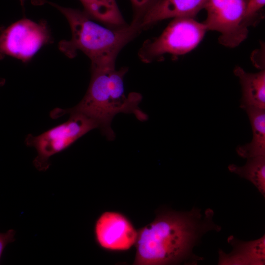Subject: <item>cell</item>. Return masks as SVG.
<instances>
[{"mask_svg": "<svg viewBox=\"0 0 265 265\" xmlns=\"http://www.w3.org/2000/svg\"><path fill=\"white\" fill-rule=\"evenodd\" d=\"M213 211L192 208L188 212L167 211L137 231L136 265L196 264L202 260L193 253L201 237L221 227L213 221Z\"/></svg>", "mask_w": 265, "mask_h": 265, "instance_id": "6da1fadb", "label": "cell"}, {"mask_svg": "<svg viewBox=\"0 0 265 265\" xmlns=\"http://www.w3.org/2000/svg\"><path fill=\"white\" fill-rule=\"evenodd\" d=\"M128 71L126 67L118 70L115 67H91L90 82L81 101L72 108L53 111V116L82 114L93 120L109 140L115 136L111 123L117 114H133L140 121L146 120L148 116L138 107L142 95L137 92L125 95L124 78Z\"/></svg>", "mask_w": 265, "mask_h": 265, "instance_id": "7a4b0ae2", "label": "cell"}, {"mask_svg": "<svg viewBox=\"0 0 265 265\" xmlns=\"http://www.w3.org/2000/svg\"><path fill=\"white\" fill-rule=\"evenodd\" d=\"M49 3L65 16L71 30V38L60 41L58 49L70 58L75 57L78 51L82 52L90 59L91 67H115L120 51L142 30L138 21L132 20L121 27H110L94 22L84 11Z\"/></svg>", "mask_w": 265, "mask_h": 265, "instance_id": "3957f363", "label": "cell"}, {"mask_svg": "<svg viewBox=\"0 0 265 265\" xmlns=\"http://www.w3.org/2000/svg\"><path fill=\"white\" fill-rule=\"evenodd\" d=\"M207 31L204 23L194 18L172 19L159 36L143 42L138 56L142 62L150 63L161 61L167 55L185 54L200 44Z\"/></svg>", "mask_w": 265, "mask_h": 265, "instance_id": "277c9868", "label": "cell"}, {"mask_svg": "<svg viewBox=\"0 0 265 265\" xmlns=\"http://www.w3.org/2000/svg\"><path fill=\"white\" fill-rule=\"evenodd\" d=\"M70 115L66 122L37 136L30 134L26 137V145L34 147L37 151L33 164L37 170H47L52 156L66 149L91 130L98 128L93 120L82 114Z\"/></svg>", "mask_w": 265, "mask_h": 265, "instance_id": "5b68a950", "label": "cell"}, {"mask_svg": "<svg viewBox=\"0 0 265 265\" xmlns=\"http://www.w3.org/2000/svg\"><path fill=\"white\" fill-rule=\"evenodd\" d=\"M52 37L45 21L21 19L0 29V60L6 56L28 62Z\"/></svg>", "mask_w": 265, "mask_h": 265, "instance_id": "8992f818", "label": "cell"}, {"mask_svg": "<svg viewBox=\"0 0 265 265\" xmlns=\"http://www.w3.org/2000/svg\"><path fill=\"white\" fill-rule=\"evenodd\" d=\"M246 0H208L203 22L208 30L220 34L219 42L230 48L239 45L247 37L248 27L243 18Z\"/></svg>", "mask_w": 265, "mask_h": 265, "instance_id": "52a82bcc", "label": "cell"}, {"mask_svg": "<svg viewBox=\"0 0 265 265\" xmlns=\"http://www.w3.org/2000/svg\"><path fill=\"white\" fill-rule=\"evenodd\" d=\"M95 239L102 248L110 251H125L135 244L137 231L123 214L106 212L97 220L94 227Z\"/></svg>", "mask_w": 265, "mask_h": 265, "instance_id": "ba28073f", "label": "cell"}, {"mask_svg": "<svg viewBox=\"0 0 265 265\" xmlns=\"http://www.w3.org/2000/svg\"><path fill=\"white\" fill-rule=\"evenodd\" d=\"M208 0H159L144 15L140 25L142 28L168 19L194 18L205 8Z\"/></svg>", "mask_w": 265, "mask_h": 265, "instance_id": "9c48e42d", "label": "cell"}, {"mask_svg": "<svg viewBox=\"0 0 265 265\" xmlns=\"http://www.w3.org/2000/svg\"><path fill=\"white\" fill-rule=\"evenodd\" d=\"M232 246L231 252L226 254L219 250L218 264L220 265H264L265 264V236L249 241L240 240L233 236L228 238Z\"/></svg>", "mask_w": 265, "mask_h": 265, "instance_id": "30bf717a", "label": "cell"}, {"mask_svg": "<svg viewBox=\"0 0 265 265\" xmlns=\"http://www.w3.org/2000/svg\"><path fill=\"white\" fill-rule=\"evenodd\" d=\"M234 74L238 78L241 87L240 107L265 109V70L249 73L236 66Z\"/></svg>", "mask_w": 265, "mask_h": 265, "instance_id": "8fae6325", "label": "cell"}, {"mask_svg": "<svg viewBox=\"0 0 265 265\" xmlns=\"http://www.w3.org/2000/svg\"><path fill=\"white\" fill-rule=\"evenodd\" d=\"M248 117L252 131L251 141L238 145L236 152L245 158L265 156V109L247 108L244 109Z\"/></svg>", "mask_w": 265, "mask_h": 265, "instance_id": "7c38bea8", "label": "cell"}, {"mask_svg": "<svg viewBox=\"0 0 265 265\" xmlns=\"http://www.w3.org/2000/svg\"><path fill=\"white\" fill-rule=\"evenodd\" d=\"M84 11L92 19L113 28L126 26L116 0H80Z\"/></svg>", "mask_w": 265, "mask_h": 265, "instance_id": "4fadbf2b", "label": "cell"}, {"mask_svg": "<svg viewBox=\"0 0 265 265\" xmlns=\"http://www.w3.org/2000/svg\"><path fill=\"white\" fill-rule=\"evenodd\" d=\"M247 159L246 163L243 166L230 164L228 167V170L249 181L265 196V156H259Z\"/></svg>", "mask_w": 265, "mask_h": 265, "instance_id": "5bb4252c", "label": "cell"}, {"mask_svg": "<svg viewBox=\"0 0 265 265\" xmlns=\"http://www.w3.org/2000/svg\"><path fill=\"white\" fill-rule=\"evenodd\" d=\"M159 0H130L133 11L132 20L141 22L146 13Z\"/></svg>", "mask_w": 265, "mask_h": 265, "instance_id": "9a60e30c", "label": "cell"}, {"mask_svg": "<svg viewBox=\"0 0 265 265\" xmlns=\"http://www.w3.org/2000/svg\"><path fill=\"white\" fill-rule=\"evenodd\" d=\"M265 4V0H248L244 11L243 22L248 27L247 23Z\"/></svg>", "mask_w": 265, "mask_h": 265, "instance_id": "2e32d148", "label": "cell"}, {"mask_svg": "<svg viewBox=\"0 0 265 265\" xmlns=\"http://www.w3.org/2000/svg\"><path fill=\"white\" fill-rule=\"evenodd\" d=\"M15 234L13 229H9L5 233H0V260L6 245L15 240Z\"/></svg>", "mask_w": 265, "mask_h": 265, "instance_id": "e0dca14e", "label": "cell"}, {"mask_svg": "<svg viewBox=\"0 0 265 265\" xmlns=\"http://www.w3.org/2000/svg\"><path fill=\"white\" fill-rule=\"evenodd\" d=\"M21 3L22 5H24V3L25 0H20ZM35 0H33L34 1H35ZM39 2L42 3L43 2L42 0H38Z\"/></svg>", "mask_w": 265, "mask_h": 265, "instance_id": "ac0fdd59", "label": "cell"}, {"mask_svg": "<svg viewBox=\"0 0 265 265\" xmlns=\"http://www.w3.org/2000/svg\"><path fill=\"white\" fill-rule=\"evenodd\" d=\"M247 0V1L248 0Z\"/></svg>", "mask_w": 265, "mask_h": 265, "instance_id": "d6986e66", "label": "cell"}]
</instances>
